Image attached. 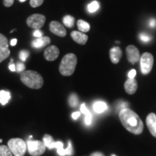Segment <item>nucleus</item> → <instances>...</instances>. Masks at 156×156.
Wrapping results in <instances>:
<instances>
[{"label": "nucleus", "mask_w": 156, "mask_h": 156, "mask_svg": "<svg viewBox=\"0 0 156 156\" xmlns=\"http://www.w3.org/2000/svg\"><path fill=\"white\" fill-rule=\"evenodd\" d=\"M78 103H79V100H78L77 95L75 94V93H73V94L70 95L69 98V106L71 107H76L77 106Z\"/></svg>", "instance_id": "23"}, {"label": "nucleus", "mask_w": 156, "mask_h": 156, "mask_svg": "<svg viewBox=\"0 0 156 156\" xmlns=\"http://www.w3.org/2000/svg\"><path fill=\"white\" fill-rule=\"evenodd\" d=\"M51 39L49 37H41V38H38L37 39H35L31 43V45L34 48H41L44 47V46H47V45L50 44Z\"/></svg>", "instance_id": "16"}, {"label": "nucleus", "mask_w": 156, "mask_h": 156, "mask_svg": "<svg viewBox=\"0 0 156 156\" xmlns=\"http://www.w3.org/2000/svg\"><path fill=\"white\" fill-rule=\"evenodd\" d=\"M99 8V3L97 1H93L87 6V10L89 12H95Z\"/></svg>", "instance_id": "24"}, {"label": "nucleus", "mask_w": 156, "mask_h": 156, "mask_svg": "<svg viewBox=\"0 0 156 156\" xmlns=\"http://www.w3.org/2000/svg\"><path fill=\"white\" fill-rule=\"evenodd\" d=\"M77 25L78 30L82 33H87L88 32L90 29V25L86 21L83 20H79L77 22Z\"/></svg>", "instance_id": "17"}, {"label": "nucleus", "mask_w": 156, "mask_h": 156, "mask_svg": "<svg viewBox=\"0 0 156 156\" xmlns=\"http://www.w3.org/2000/svg\"><path fill=\"white\" fill-rule=\"evenodd\" d=\"M91 122H92V115L88 114L85 116V124L87 125H90L91 124Z\"/></svg>", "instance_id": "33"}, {"label": "nucleus", "mask_w": 156, "mask_h": 156, "mask_svg": "<svg viewBox=\"0 0 156 156\" xmlns=\"http://www.w3.org/2000/svg\"><path fill=\"white\" fill-rule=\"evenodd\" d=\"M109 56L113 64H118L122 56V51L119 46H114L109 51Z\"/></svg>", "instance_id": "14"}, {"label": "nucleus", "mask_w": 156, "mask_h": 156, "mask_svg": "<svg viewBox=\"0 0 156 156\" xmlns=\"http://www.w3.org/2000/svg\"><path fill=\"white\" fill-rule=\"evenodd\" d=\"M77 63V58L75 54L69 53L66 54L60 62L58 67L59 73L63 76H71L75 73Z\"/></svg>", "instance_id": "3"}, {"label": "nucleus", "mask_w": 156, "mask_h": 156, "mask_svg": "<svg viewBox=\"0 0 156 156\" xmlns=\"http://www.w3.org/2000/svg\"><path fill=\"white\" fill-rule=\"evenodd\" d=\"M44 58L47 61L52 62L56 60L59 55V49L54 45H51L46 48L44 51Z\"/></svg>", "instance_id": "11"}, {"label": "nucleus", "mask_w": 156, "mask_h": 156, "mask_svg": "<svg viewBox=\"0 0 156 156\" xmlns=\"http://www.w3.org/2000/svg\"><path fill=\"white\" fill-rule=\"evenodd\" d=\"M27 151L31 156H40L46 151V146L44 143L39 140L27 142Z\"/></svg>", "instance_id": "5"}, {"label": "nucleus", "mask_w": 156, "mask_h": 156, "mask_svg": "<svg viewBox=\"0 0 156 156\" xmlns=\"http://www.w3.org/2000/svg\"><path fill=\"white\" fill-rule=\"evenodd\" d=\"M19 56H20V58L23 62H25L26 61L27 58L29 56V51L26 50L21 51L19 54Z\"/></svg>", "instance_id": "26"}, {"label": "nucleus", "mask_w": 156, "mask_h": 156, "mask_svg": "<svg viewBox=\"0 0 156 156\" xmlns=\"http://www.w3.org/2000/svg\"><path fill=\"white\" fill-rule=\"evenodd\" d=\"M146 124L152 135L156 137V115L154 113H151L147 115Z\"/></svg>", "instance_id": "12"}, {"label": "nucleus", "mask_w": 156, "mask_h": 156, "mask_svg": "<svg viewBox=\"0 0 156 156\" xmlns=\"http://www.w3.org/2000/svg\"><path fill=\"white\" fill-rule=\"evenodd\" d=\"M63 23L64 25L67 28H73L74 25H75V17L71 16V15H66L63 18Z\"/></svg>", "instance_id": "20"}, {"label": "nucleus", "mask_w": 156, "mask_h": 156, "mask_svg": "<svg viewBox=\"0 0 156 156\" xmlns=\"http://www.w3.org/2000/svg\"><path fill=\"white\" fill-rule=\"evenodd\" d=\"M26 0H20V2H25Z\"/></svg>", "instance_id": "40"}, {"label": "nucleus", "mask_w": 156, "mask_h": 156, "mask_svg": "<svg viewBox=\"0 0 156 156\" xmlns=\"http://www.w3.org/2000/svg\"><path fill=\"white\" fill-rule=\"evenodd\" d=\"M17 40L16 38H14V39H12V40H11L10 44H11V46H15V45L17 44Z\"/></svg>", "instance_id": "39"}, {"label": "nucleus", "mask_w": 156, "mask_h": 156, "mask_svg": "<svg viewBox=\"0 0 156 156\" xmlns=\"http://www.w3.org/2000/svg\"><path fill=\"white\" fill-rule=\"evenodd\" d=\"M136 70L135 69H132L129 73H128V77L129 78H134L136 76Z\"/></svg>", "instance_id": "34"}, {"label": "nucleus", "mask_w": 156, "mask_h": 156, "mask_svg": "<svg viewBox=\"0 0 156 156\" xmlns=\"http://www.w3.org/2000/svg\"><path fill=\"white\" fill-rule=\"evenodd\" d=\"M34 36L36 38H41L43 36V32L40 29H36L34 32Z\"/></svg>", "instance_id": "32"}, {"label": "nucleus", "mask_w": 156, "mask_h": 156, "mask_svg": "<svg viewBox=\"0 0 156 156\" xmlns=\"http://www.w3.org/2000/svg\"><path fill=\"white\" fill-rule=\"evenodd\" d=\"M7 146L15 156H24L27 151V144L20 138H12L7 142Z\"/></svg>", "instance_id": "4"}, {"label": "nucleus", "mask_w": 156, "mask_h": 156, "mask_svg": "<svg viewBox=\"0 0 156 156\" xmlns=\"http://www.w3.org/2000/svg\"><path fill=\"white\" fill-rule=\"evenodd\" d=\"M49 28L51 32L59 37H64L67 35V30L64 28L63 25L57 22V21H52L49 24Z\"/></svg>", "instance_id": "10"}, {"label": "nucleus", "mask_w": 156, "mask_h": 156, "mask_svg": "<svg viewBox=\"0 0 156 156\" xmlns=\"http://www.w3.org/2000/svg\"><path fill=\"white\" fill-rule=\"evenodd\" d=\"M112 156H116V155H112Z\"/></svg>", "instance_id": "41"}, {"label": "nucleus", "mask_w": 156, "mask_h": 156, "mask_svg": "<svg viewBox=\"0 0 156 156\" xmlns=\"http://www.w3.org/2000/svg\"><path fill=\"white\" fill-rule=\"evenodd\" d=\"M10 55V51L8 48H0V63L9 57Z\"/></svg>", "instance_id": "21"}, {"label": "nucleus", "mask_w": 156, "mask_h": 156, "mask_svg": "<svg viewBox=\"0 0 156 156\" xmlns=\"http://www.w3.org/2000/svg\"><path fill=\"white\" fill-rule=\"evenodd\" d=\"M126 53L127 56V59L129 63L134 64L137 63L140 59V51L134 45H129L126 48Z\"/></svg>", "instance_id": "9"}, {"label": "nucleus", "mask_w": 156, "mask_h": 156, "mask_svg": "<svg viewBox=\"0 0 156 156\" xmlns=\"http://www.w3.org/2000/svg\"><path fill=\"white\" fill-rule=\"evenodd\" d=\"M44 0H30V5L32 7H38L44 3Z\"/></svg>", "instance_id": "27"}, {"label": "nucleus", "mask_w": 156, "mask_h": 156, "mask_svg": "<svg viewBox=\"0 0 156 156\" xmlns=\"http://www.w3.org/2000/svg\"><path fill=\"white\" fill-rule=\"evenodd\" d=\"M80 116V112H75L73 113V115H72V116H73V118L74 119H77Z\"/></svg>", "instance_id": "36"}, {"label": "nucleus", "mask_w": 156, "mask_h": 156, "mask_svg": "<svg viewBox=\"0 0 156 156\" xmlns=\"http://www.w3.org/2000/svg\"><path fill=\"white\" fill-rule=\"evenodd\" d=\"M124 89L126 93L133 95L137 90V82L134 78H129L124 83Z\"/></svg>", "instance_id": "15"}, {"label": "nucleus", "mask_w": 156, "mask_h": 156, "mask_svg": "<svg viewBox=\"0 0 156 156\" xmlns=\"http://www.w3.org/2000/svg\"><path fill=\"white\" fill-rule=\"evenodd\" d=\"M20 80L31 89H40L44 85V78L38 73L33 70H25L20 75Z\"/></svg>", "instance_id": "2"}, {"label": "nucleus", "mask_w": 156, "mask_h": 156, "mask_svg": "<svg viewBox=\"0 0 156 156\" xmlns=\"http://www.w3.org/2000/svg\"><path fill=\"white\" fill-rule=\"evenodd\" d=\"M15 0H3V4L6 7H9L14 3Z\"/></svg>", "instance_id": "31"}, {"label": "nucleus", "mask_w": 156, "mask_h": 156, "mask_svg": "<svg viewBox=\"0 0 156 156\" xmlns=\"http://www.w3.org/2000/svg\"><path fill=\"white\" fill-rule=\"evenodd\" d=\"M0 156H13V154L7 145H0Z\"/></svg>", "instance_id": "22"}, {"label": "nucleus", "mask_w": 156, "mask_h": 156, "mask_svg": "<svg viewBox=\"0 0 156 156\" xmlns=\"http://www.w3.org/2000/svg\"><path fill=\"white\" fill-rule=\"evenodd\" d=\"M140 61L142 73L145 75H148L151 72L153 67V56L149 52H145L140 56Z\"/></svg>", "instance_id": "6"}, {"label": "nucleus", "mask_w": 156, "mask_h": 156, "mask_svg": "<svg viewBox=\"0 0 156 156\" xmlns=\"http://www.w3.org/2000/svg\"><path fill=\"white\" fill-rule=\"evenodd\" d=\"M150 26L153 28H155L156 27V20L155 18L151 19V20H150Z\"/></svg>", "instance_id": "35"}, {"label": "nucleus", "mask_w": 156, "mask_h": 156, "mask_svg": "<svg viewBox=\"0 0 156 156\" xmlns=\"http://www.w3.org/2000/svg\"><path fill=\"white\" fill-rule=\"evenodd\" d=\"M11 98L10 93L7 91L1 90L0 91V103L1 104L5 105L9 102V101Z\"/></svg>", "instance_id": "19"}, {"label": "nucleus", "mask_w": 156, "mask_h": 156, "mask_svg": "<svg viewBox=\"0 0 156 156\" xmlns=\"http://www.w3.org/2000/svg\"><path fill=\"white\" fill-rule=\"evenodd\" d=\"M80 110H81V112L83 113L84 114H85V115L90 114V111L86 108V106H85V103H83V104L81 105Z\"/></svg>", "instance_id": "30"}, {"label": "nucleus", "mask_w": 156, "mask_h": 156, "mask_svg": "<svg viewBox=\"0 0 156 156\" xmlns=\"http://www.w3.org/2000/svg\"><path fill=\"white\" fill-rule=\"evenodd\" d=\"M139 38L140 39V41H142V42H145V43L149 42L151 40V37L148 36V35L146 34H141L140 35Z\"/></svg>", "instance_id": "29"}, {"label": "nucleus", "mask_w": 156, "mask_h": 156, "mask_svg": "<svg viewBox=\"0 0 156 156\" xmlns=\"http://www.w3.org/2000/svg\"><path fill=\"white\" fill-rule=\"evenodd\" d=\"M0 48H8L7 38L2 34H0Z\"/></svg>", "instance_id": "25"}, {"label": "nucleus", "mask_w": 156, "mask_h": 156, "mask_svg": "<svg viewBox=\"0 0 156 156\" xmlns=\"http://www.w3.org/2000/svg\"><path fill=\"white\" fill-rule=\"evenodd\" d=\"M70 36L73 39L74 41L80 45L86 44L87 40H88V36L84 33L80 32V31H73L70 34Z\"/></svg>", "instance_id": "13"}, {"label": "nucleus", "mask_w": 156, "mask_h": 156, "mask_svg": "<svg viewBox=\"0 0 156 156\" xmlns=\"http://www.w3.org/2000/svg\"><path fill=\"white\" fill-rule=\"evenodd\" d=\"M49 150L54 149V148H56L57 149V153L59 155L64 156V155H73V147H72L71 142H69V146L66 150L64 149V145L62 142H55L53 141L47 147Z\"/></svg>", "instance_id": "8"}, {"label": "nucleus", "mask_w": 156, "mask_h": 156, "mask_svg": "<svg viewBox=\"0 0 156 156\" xmlns=\"http://www.w3.org/2000/svg\"><path fill=\"white\" fill-rule=\"evenodd\" d=\"M119 119L126 129L134 134L143 132L144 124L140 117L129 108H123L119 112Z\"/></svg>", "instance_id": "1"}, {"label": "nucleus", "mask_w": 156, "mask_h": 156, "mask_svg": "<svg viewBox=\"0 0 156 156\" xmlns=\"http://www.w3.org/2000/svg\"><path fill=\"white\" fill-rule=\"evenodd\" d=\"M90 156H104L103 153H100V152H95V153L91 154Z\"/></svg>", "instance_id": "38"}, {"label": "nucleus", "mask_w": 156, "mask_h": 156, "mask_svg": "<svg viewBox=\"0 0 156 156\" xmlns=\"http://www.w3.org/2000/svg\"><path fill=\"white\" fill-rule=\"evenodd\" d=\"M25 66L24 64L23 63H17L16 65H15V69H16V72L17 73H22L23 72L25 71Z\"/></svg>", "instance_id": "28"}, {"label": "nucleus", "mask_w": 156, "mask_h": 156, "mask_svg": "<svg viewBox=\"0 0 156 156\" xmlns=\"http://www.w3.org/2000/svg\"><path fill=\"white\" fill-rule=\"evenodd\" d=\"M46 23V17L44 15L34 14L28 17L26 20L27 25L31 28L36 29L41 28Z\"/></svg>", "instance_id": "7"}, {"label": "nucleus", "mask_w": 156, "mask_h": 156, "mask_svg": "<svg viewBox=\"0 0 156 156\" xmlns=\"http://www.w3.org/2000/svg\"><path fill=\"white\" fill-rule=\"evenodd\" d=\"M9 70H10V71H12V72H15V71H16V69H15V64H12V63L9 64Z\"/></svg>", "instance_id": "37"}, {"label": "nucleus", "mask_w": 156, "mask_h": 156, "mask_svg": "<svg viewBox=\"0 0 156 156\" xmlns=\"http://www.w3.org/2000/svg\"><path fill=\"white\" fill-rule=\"evenodd\" d=\"M107 108H108L107 105L104 102H102V101H98L93 105V109H94L95 112L98 113V114L105 112Z\"/></svg>", "instance_id": "18"}]
</instances>
